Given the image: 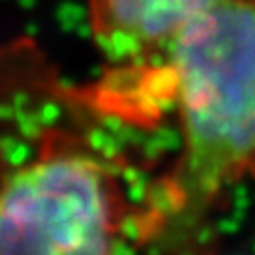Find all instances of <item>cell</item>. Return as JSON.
Masks as SVG:
<instances>
[{
	"label": "cell",
	"instance_id": "1",
	"mask_svg": "<svg viewBox=\"0 0 255 255\" xmlns=\"http://www.w3.org/2000/svg\"><path fill=\"white\" fill-rule=\"evenodd\" d=\"M117 177L81 137L30 113L22 44L0 46V255H115Z\"/></svg>",
	"mask_w": 255,
	"mask_h": 255
},
{
	"label": "cell",
	"instance_id": "2",
	"mask_svg": "<svg viewBox=\"0 0 255 255\" xmlns=\"http://www.w3.org/2000/svg\"><path fill=\"white\" fill-rule=\"evenodd\" d=\"M181 127L177 211L207 209L255 169V0H217L165 50Z\"/></svg>",
	"mask_w": 255,
	"mask_h": 255
},
{
	"label": "cell",
	"instance_id": "3",
	"mask_svg": "<svg viewBox=\"0 0 255 255\" xmlns=\"http://www.w3.org/2000/svg\"><path fill=\"white\" fill-rule=\"evenodd\" d=\"M217 0H89V26L111 60L165 52Z\"/></svg>",
	"mask_w": 255,
	"mask_h": 255
}]
</instances>
